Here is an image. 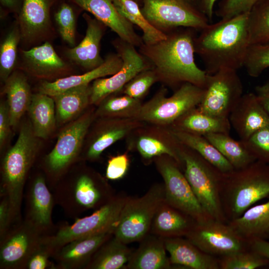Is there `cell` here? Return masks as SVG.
Masks as SVG:
<instances>
[{
	"label": "cell",
	"mask_w": 269,
	"mask_h": 269,
	"mask_svg": "<svg viewBox=\"0 0 269 269\" xmlns=\"http://www.w3.org/2000/svg\"><path fill=\"white\" fill-rule=\"evenodd\" d=\"M196 31L177 28L167 33L163 40L139 47V53L149 63L158 81L177 89L186 83L204 88L207 74L195 60Z\"/></svg>",
	"instance_id": "1"
},
{
	"label": "cell",
	"mask_w": 269,
	"mask_h": 269,
	"mask_svg": "<svg viewBox=\"0 0 269 269\" xmlns=\"http://www.w3.org/2000/svg\"><path fill=\"white\" fill-rule=\"evenodd\" d=\"M249 12L209 23L195 39V50L207 74L244 66L250 46Z\"/></svg>",
	"instance_id": "2"
},
{
	"label": "cell",
	"mask_w": 269,
	"mask_h": 269,
	"mask_svg": "<svg viewBox=\"0 0 269 269\" xmlns=\"http://www.w3.org/2000/svg\"><path fill=\"white\" fill-rule=\"evenodd\" d=\"M38 138L30 121L24 122L15 143L1 160L0 196H4L8 200L11 226L22 219L21 208L24 189L38 154Z\"/></svg>",
	"instance_id": "3"
},
{
	"label": "cell",
	"mask_w": 269,
	"mask_h": 269,
	"mask_svg": "<svg viewBox=\"0 0 269 269\" xmlns=\"http://www.w3.org/2000/svg\"><path fill=\"white\" fill-rule=\"evenodd\" d=\"M267 198H269V164L256 160L244 168L223 173L220 198L228 222Z\"/></svg>",
	"instance_id": "4"
},
{
	"label": "cell",
	"mask_w": 269,
	"mask_h": 269,
	"mask_svg": "<svg viewBox=\"0 0 269 269\" xmlns=\"http://www.w3.org/2000/svg\"><path fill=\"white\" fill-rule=\"evenodd\" d=\"M52 189L55 204L72 218H79L89 210L98 209L115 195L104 179L89 171H81L70 180L58 182Z\"/></svg>",
	"instance_id": "5"
},
{
	"label": "cell",
	"mask_w": 269,
	"mask_h": 269,
	"mask_svg": "<svg viewBox=\"0 0 269 269\" xmlns=\"http://www.w3.org/2000/svg\"><path fill=\"white\" fill-rule=\"evenodd\" d=\"M180 155L181 169L201 205L213 219L227 223L220 198L223 173L181 144Z\"/></svg>",
	"instance_id": "6"
},
{
	"label": "cell",
	"mask_w": 269,
	"mask_h": 269,
	"mask_svg": "<svg viewBox=\"0 0 269 269\" xmlns=\"http://www.w3.org/2000/svg\"><path fill=\"white\" fill-rule=\"evenodd\" d=\"M164 199L163 184L153 185L141 197H128L113 236L126 244L141 241L149 234L155 212Z\"/></svg>",
	"instance_id": "7"
},
{
	"label": "cell",
	"mask_w": 269,
	"mask_h": 269,
	"mask_svg": "<svg viewBox=\"0 0 269 269\" xmlns=\"http://www.w3.org/2000/svg\"><path fill=\"white\" fill-rule=\"evenodd\" d=\"M163 87L142 104L137 120L150 125L170 127L190 110L198 107L204 89L189 83L178 87L170 97Z\"/></svg>",
	"instance_id": "8"
},
{
	"label": "cell",
	"mask_w": 269,
	"mask_h": 269,
	"mask_svg": "<svg viewBox=\"0 0 269 269\" xmlns=\"http://www.w3.org/2000/svg\"><path fill=\"white\" fill-rule=\"evenodd\" d=\"M128 198L122 194L115 195L92 214L77 218L72 224L65 223L57 227L53 234L47 236L48 243L55 253L61 247L73 240L104 233H113Z\"/></svg>",
	"instance_id": "9"
},
{
	"label": "cell",
	"mask_w": 269,
	"mask_h": 269,
	"mask_svg": "<svg viewBox=\"0 0 269 269\" xmlns=\"http://www.w3.org/2000/svg\"><path fill=\"white\" fill-rule=\"evenodd\" d=\"M95 117L88 111L68 124L60 132L52 150L44 159V169L48 175L50 188L75 162L89 127Z\"/></svg>",
	"instance_id": "10"
},
{
	"label": "cell",
	"mask_w": 269,
	"mask_h": 269,
	"mask_svg": "<svg viewBox=\"0 0 269 269\" xmlns=\"http://www.w3.org/2000/svg\"><path fill=\"white\" fill-rule=\"evenodd\" d=\"M149 22L167 33L181 27L200 31L209 20L191 0H137Z\"/></svg>",
	"instance_id": "11"
},
{
	"label": "cell",
	"mask_w": 269,
	"mask_h": 269,
	"mask_svg": "<svg viewBox=\"0 0 269 269\" xmlns=\"http://www.w3.org/2000/svg\"><path fill=\"white\" fill-rule=\"evenodd\" d=\"M154 160L164 181L165 201L197 222L213 219L201 205L177 162L167 155Z\"/></svg>",
	"instance_id": "12"
},
{
	"label": "cell",
	"mask_w": 269,
	"mask_h": 269,
	"mask_svg": "<svg viewBox=\"0 0 269 269\" xmlns=\"http://www.w3.org/2000/svg\"><path fill=\"white\" fill-rule=\"evenodd\" d=\"M203 97L198 108L209 115L229 118L243 95V86L237 71L223 69L207 74Z\"/></svg>",
	"instance_id": "13"
},
{
	"label": "cell",
	"mask_w": 269,
	"mask_h": 269,
	"mask_svg": "<svg viewBox=\"0 0 269 269\" xmlns=\"http://www.w3.org/2000/svg\"><path fill=\"white\" fill-rule=\"evenodd\" d=\"M114 45L123 60L122 66L110 77L99 78L92 82L90 105H98L107 97L121 91L137 74L151 69L149 63L134 46L120 38L114 41Z\"/></svg>",
	"instance_id": "14"
},
{
	"label": "cell",
	"mask_w": 269,
	"mask_h": 269,
	"mask_svg": "<svg viewBox=\"0 0 269 269\" xmlns=\"http://www.w3.org/2000/svg\"><path fill=\"white\" fill-rule=\"evenodd\" d=\"M185 238L203 252L215 257L250 249L248 243L228 223L213 219L196 222Z\"/></svg>",
	"instance_id": "15"
},
{
	"label": "cell",
	"mask_w": 269,
	"mask_h": 269,
	"mask_svg": "<svg viewBox=\"0 0 269 269\" xmlns=\"http://www.w3.org/2000/svg\"><path fill=\"white\" fill-rule=\"evenodd\" d=\"M46 236L24 218L14 224L0 239V269H24Z\"/></svg>",
	"instance_id": "16"
},
{
	"label": "cell",
	"mask_w": 269,
	"mask_h": 269,
	"mask_svg": "<svg viewBox=\"0 0 269 269\" xmlns=\"http://www.w3.org/2000/svg\"><path fill=\"white\" fill-rule=\"evenodd\" d=\"M45 176L36 174L28 183L24 193V219L45 235H51L56 230L52 219L55 204Z\"/></svg>",
	"instance_id": "17"
},
{
	"label": "cell",
	"mask_w": 269,
	"mask_h": 269,
	"mask_svg": "<svg viewBox=\"0 0 269 269\" xmlns=\"http://www.w3.org/2000/svg\"><path fill=\"white\" fill-rule=\"evenodd\" d=\"M57 0H23L17 21L23 43L36 44L52 35L51 11Z\"/></svg>",
	"instance_id": "18"
},
{
	"label": "cell",
	"mask_w": 269,
	"mask_h": 269,
	"mask_svg": "<svg viewBox=\"0 0 269 269\" xmlns=\"http://www.w3.org/2000/svg\"><path fill=\"white\" fill-rule=\"evenodd\" d=\"M151 125L147 128L143 126L134 131L136 135L132 146L134 147L145 160L167 155L175 160L181 167V144L170 128Z\"/></svg>",
	"instance_id": "19"
},
{
	"label": "cell",
	"mask_w": 269,
	"mask_h": 269,
	"mask_svg": "<svg viewBox=\"0 0 269 269\" xmlns=\"http://www.w3.org/2000/svg\"><path fill=\"white\" fill-rule=\"evenodd\" d=\"M20 54L23 70L37 78L57 80L71 70L70 64L57 54L48 41L28 50H21Z\"/></svg>",
	"instance_id": "20"
},
{
	"label": "cell",
	"mask_w": 269,
	"mask_h": 269,
	"mask_svg": "<svg viewBox=\"0 0 269 269\" xmlns=\"http://www.w3.org/2000/svg\"><path fill=\"white\" fill-rule=\"evenodd\" d=\"M100 119L91 134L85 155L89 161L98 159L107 148L144 126V123L136 119Z\"/></svg>",
	"instance_id": "21"
},
{
	"label": "cell",
	"mask_w": 269,
	"mask_h": 269,
	"mask_svg": "<svg viewBox=\"0 0 269 269\" xmlns=\"http://www.w3.org/2000/svg\"><path fill=\"white\" fill-rule=\"evenodd\" d=\"M82 10L91 13L97 19L111 28L121 39L134 46L143 44L141 37L135 31L133 24L117 9L112 0H69Z\"/></svg>",
	"instance_id": "22"
},
{
	"label": "cell",
	"mask_w": 269,
	"mask_h": 269,
	"mask_svg": "<svg viewBox=\"0 0 269 269\" xmlns=\"http://www.w3.org/2000/svg\"><path fill=\"white\" fill-rule=\"evenodd\" d=\"M83 16L87 24L85 35L78 45L67 49L65 54L71 63L88 71L99 67L105 61L100 55V46L107 26L87 13H84Z\"/></svg>",
	"instance_id": "23"
},
{
	"label": "cell",
	"mask_w": 269,
	"mask_h": 269,
	"mask_svg": "<svg viewBox=\"0 0 269 269\" xmlns=\"http://www.w3.org/2000/svg\"><path fill=\"white\" fill-rule=\"evenodd\" d=\"M229 120L243 141L269 125V116L254 93L243 94L230 113Z\"/></svg>",
	"instance_id": "24"
},
{
	"label": "cell",
	"mask_w": 269,
	"mask_h": 269,
	"mask_svg": "<svg viewBox=\"0 0 269 269\" xmlns=\"http://www.w3.org/2000/svg\"><path fill=\"white\" fill-rule=\"evenodd\" d=\"M113 236L104 233L73 240L59 249L52 257L56 269H86L98 249Z\"/></svg>",
	"instance_id": "25"
},
{
	"label": "cell",
	"mask_w": 269,
	"mask_h": 269,
	"mask_svg": "<svg viewBox=\"0 0 269 269\" xmlns=\"http://www.w3.org/2000/svg\"><path fill=\"white\" fill-rule=\"evenodd\" d=\"M122 65L123 60L118 53L110 54L105 58L102 65L84 74L42 82L38 86V92L53 97L70 88L88 85L99 78L113 75L121 68Z\"/></svg>",
	"instance_id": "26"
},
{
	"label": "cell",
	"mask_w": 269,
	"mask_h": 269,
	"mask_svg": "<svg viewBox=\"0 0 269 269\" xmlns=\"http://www.w3.org/2000/svg\"><path fill=\"white\" fill-rule=\"evenodd\" d=\"M166 251L172 265L192 269H220L219 259L207 254L187 238H164Z\"/></svg>",
	"instance_id": "27"
},
{
	"label": "cell",
	"mask_w": 269,
	"mask_h": 269,
	"mask_svg": "<svg viewBox=\"0 0 269 269\" xmlns=\"http://www.w3.org/2000/svg\"><path fill=\"white\" fill-rule=\"evenodd\" d=\"M196 222L190 216L164 200L155 212L149 233L163 238L185 237Z\"/></svg>",
	"instance_id": "28"
},
{
	"label": "cell",
	"mask_w": 269,
	"mask_h": 269,
	"mask_svg": "<svg viewBox=\"0 0 269 269\" xmlns=\"http://www.w3.org/2000/svg\"><path fill=\"white\" fill-rule=\"evenodd\" d=\"M133 252L127 269H168L171 267L167 256L164 238L148 234Z\"/></svg>",
	"instance_id": "29"
},
{
	"label": "cell",
	"mask_w": 269,
	"mask_h": 269,
	"mask_svg": "<svg viewBox=\"0 0 269 269\" xmlns=\"http://www.w3.org/2000/svg\"><path fill=\"white\" fill-rule=\"evenodd\" d=\"M2 94L6 96L10 123L15 129L28 111L32 94L27 78L20 71H14L4 82Z\"/></svg>",
	"instance_id": "30"
},
{
	"label": "cell",
	"mask_w": 269,
	"mask_h": 269,
	"mask_svg": "<svg viewBox=\"0 0 269 269\" xmlns=\"http://www.w3.org/2000/svg\"><path fill=\"white\" fill-rule=\"evenodd\" d=\"M228 224L248 243L257 239H267L269 235V198L265 203L250 207Z\"/></svg>",
	"instance_id": "31"
},
{
	"label": "cell",
	"mask_w": 269,
	"mask_h": 269,
	"mask_svg": "<svg viewBox=\"0 0 269 269\" xmlns=\"http://www.w3.org/2000/svg\"><path fill=\"white\" fill-rule=\"evenodd\" d=\"M170 128L205 136L214 133L229 134L231 125L229 118H220L209 115L201 111L197 107L183 115Z\"/></svg>",
	"instance_id": "32"
},
{
	"label": "cell",
	"mask_w": 269,
	"mask_h": 269,
	"mask_svg": "<svg viewBox=\"0 0 269 269\" xmlns=\"http://www.w3.org/2000/svg\"><path fill=\"white\" fill-rule=\"evenodd\" d=\"M91 85L70 88L53 97L57 122L63 124L71 121L90 105Z\"/></svg>",
	"instance_id": "33"
},
{
	"label": "cell",
	"mask_w": 269,
	"mask_h": 269,
	"mask_svg": "<svg viewBox=\"0 0 269 269\" xmlns=\"http://www.w3.org/2000/svg\"><path fill=\"white\" fill-rule=\"evenodd\" d=\"M28 112L35 135L39 138L48 137L57 121L53 98L40 92L33 94Z\"/></svg>",
	"instance_id": "34"
},
{
	"label": "cell",
	"mask_w": 269,
	"mask_h": 269,
	"mask_svg": "<svg viewBox=\"0 0 269 269\" xmlns=\"http://www.w3.org/2000/svg\"><path fill=\"white\" fill-rule=\"evenodd\" d=\"M114 236L96 252L86 269H121L126 267L133 251Z\"/></svg>",
	"instance_id": "35"
},
{
	"label": "cell",
	"mask_w": 269,
	"mask_h": 269,
	"mask_svg": "<svg viewBox=\"0 0 269 269\" xmlns=\"http://www.w3.org/2000/svg\"><path fill=\"white\" fill-rule=\"evenodd\" d=\"M170 129L180 144L195 151L221 172L228 173L234 170L230 163L204 136Z\"/></svg>",
	"instance_id": "36"
},
{
	"label": "cell",
	"mask_w": 269,
	"mask_h": 269,
	"mask_svg": "<svg viewBox=\"0 0 269 269\" xmlns=\"http://www.w3.org/2000/svg\"><path fill=\"white\" fill-rule=\"evenodd\" d=\"M204 136L217 148L234 169L244 168L256 160L243 140H235L229 134L214 133Z\"/></svg>",
	"instance_id": "37"
},
{
	"label": "cell",
	"mask_w": 269,
	"mask_h": 269,
	"mask_svg": "<svg viewBox=\"0 0 269 269\" xmlns=\"http://www.w3.org/2000/svg\"><path fill=\"white\" fill-rule=\"evenodd\" d=\"M112 0L118 11L124 17L141 30L143 33L142 38L144 44H152L166 38V33L155 28L146 19L136 1Z\"/></svg>",
	"instance_id": "38"
},
{
	"label": "cell",
	"mask_w": 269,
	"mask_h": 269,
	"mask_svg": "<svg viewBox=\"0 0 269 269\" xmlns=\"http://www.w3.org/2000/svg\"><path fill=\"white\" fill-rule=\"evenodd\" d=\"M142 104L140 100L123 94L110 95L98 105L95 117L100 118L136 119Z\"/></svg>",
	"instance_id": "39"
},
{
	"label": "cell",
	"mask_w": 269,
	"mask_h": 269,
	"mask_svg": "<svg viewBox=\"0 0 269 269\" xmlns=\"http://www.w3.org/2000/svg\"><path fill=\"white\" fill-rule=\"evenodd\" d=\"M54 6L53 16L59 34L73 47L76 44V10L79 7L69 0H57Z\"/></svg>",
	"instance_id": "40"
},
{
	"label": "cell",
	"mask_w": 269,
	"mask_h": 269,
	"mask_svg": "<svg viewBox=\"0 0 269 269\" xmlns=\"http://www.w3.org/2000/svg\"><path fill=\"white\" fill-rule=\"evenodd\" d=\"M248 28L250 45H269V0L259 1L249 12Z\"/></svg>",
	"instance_id": "41"
},
{
	"label": "cell",
	"mask_w": 269,
	"mask_h": 269,
	"mask_svg": "<svg viewBox=\"0 0 269 269\" xmlns=\"http://www.w3.org/2000/svg\"><path fill=\"white\" fill-rule=\"evenodd\" d=\"M20 41V31L17 23L8 31L0 44V78L3 83L14 71L16 63L17 46Z\"/></svg>",
	"instance_id": "42"
},
{
	"label": "cell",
	"mask_w": 269,
	"mask_h": 269,
	"mask_svg": "<svg viewBox=\"0 0 269 269\" xmlns=\"http://www.w3.org/2000/svg\"><path fill=\"white\" fill-rule=\"evenodd\" d=\"M220 269H254L266 266L269 261L249 249L219 257Z\"/></svg>",
	"instance_id": "43"
},
{
	"label": "cell",
	"mask_w": 269,
	"mask_h": 269,
	"mask_svg": "<svg viewBox=\"0 0 269 269\" xmlns=\"http://www.w3.org/2000/svg\"><path fill=\"white\" fill-rule=\"evenodd\" d=\"M243 67L249 76L259 77L269 68V45H250Z\"/></svg>",
	"instance_id": "44"
},
{
	"label": "cell",
	"mask_w": 269,
	"mask_h": 269,
	"mask_svg": "<svg viewBox=\"0 0 269 269\" xmlns=\"http://www.w3.org/2000/svg\"><path fill=\"white\" fill-rule=\"evenodd\" d=\"M158 81L155 72L152 69L143 70L132 79L123 88V94L140 100L155 82Z\"/></svg>",
	"instance_id": "45"
},
{
	"label": "cell",
	"mask_w": 269,
	"mask_h": 269,
	"mask_svg": "<svg viewBox=\"0 0 269 269\" xmlns=\"http://www.w3.org/2000/svg\"><path fill=\"white\" fill-rule=\"evenodd\" d=\"M244 141L256 160L269 165V125Z\"/></svg>",
	"instance_id": "46"
},
{
	"label": "cell",
	"mask_w": 269,
	"mask_h": 269,
	"mask_svg": "<svg viewBox=\"0 0 269 269\" xmlns=\"http://www.w3.org/2000/svg\"><path fill=\"white\" fill-rule=\"evenodd\" d=\"M47 236L30 256L24 269H56L55 263L49 260L55 252L48 243Z\"/></svg>",
	"instance_id": "47"
},
{
	"label": "cell",
	"mask_w": 269,
	"mask_h": 269,
	"mask_svg": "<svg viewBox=\"0 0 269 269\" xmlns=\"http://www.w3.org/2000/svg\"><path fill=\"white\" fill-rule=\"evenodd\" d=\"M260 0H222L215 11L221 19L230 18L248 13Z\"/></svg>",
	"instance_id": "48"
},
{
	"label": "cell",
	"mask_w": 269,
	"mask_h": 269,
	"mask_svg": "<svg viewBox=\"0 0 269 269\" xmlns=\"http://www.w3.org/2000/svg\"><path fill=\"white\" fill-rule=\"evenodd\" d=\"M129 164L130 159L126 153L111 157L107 165L106 178L111 180L122 178L126 174Z\"/></svg>",
	"instance_id": "49"
},
{
	"label": "cell",
	"mask_w": 269,
	"mask_h": 269,
	"mask_svg": "<svg viewBox=\"0 0 269 269\" xmlns=\"http://www.w3.org/2000/svg\"><path fill=\"white\" fill-rule=\"evenodd\" d=\"M12 128L8 107L6 102L0 104V147L2 149L10 133Z\"/></svg>",
	"instance_id": "50"
},
{
	"label": "cell",
	"mask_w": 269,
	"mask_h": 269,
	"mask_svg": "<svg viewBox=\"0 0 269 269\" xmlns=\"http://www.w3.org/2000/svg\"><path fill=\"white\" fill-rule=\"evenodd\" d=\"M0 239L11 226L9 202L4 196H0Z\"/></svg>",
	"instance_id": "51"
},
{
	"label": "cell",
	"mask_w": 269,
	"mask_h": 269,
	"mask_svg": "<svg viewBox=\"0 0 269 269\" xmlns=\"http://www.w3.org/2000/svg\"><path fill=\"white\" fill-rule=\"evenodd\" d=\"M257 99L269 116V80L257 86L255 93Z\"/></svg>",
	"instance_id": "52"
},
{
	"label": "cell",
	"mask_w": 269,
	"mask_h": 269,
	"mask_svg": "<svg viewBox=\"0 0 269 269\" xmlns=\"http://www.w3.org/2000/svg\"><path fill=\"white\" fill-rule=\"evenodd\" d=\"M250 249L269 261V240L257 239L248 243Z\"/></svg>",
	"instance_id": "53"
},
{
	"label": "cell",
	"mask_w": 269,
	"mask_h": 269,
	"mask_svg": "<svg viewBox=\"0 0 269 269\" xmlns=\"http://www.w3.org/2000/svg\"><path fill=\"white\" fill-rule=\"evenodd\" d=\"M23 0H0L1 6L5 10L17 15L19 13Z\"/></svg>",
	"instance_id": "54"
},
{
	"label": "cell",
	"mask_w": 269,
	"mask_h": 269,
	"mask_svg": "<svg viewBox=\"0 0 269 269\" xmlns=\"http://www.w3.org/2000/svg\"><path fill=\"white\" fill-rule=\"evenodd\" d=\"M217 0H200V9L206 15L210 21L212 19L214 7Z\"/></svg>",
	"instance_id": "55"
},
{
	"label": "cell",
	"mask_w": 269,
	"mask_h": 269,
	"mask_svg": "<svg viewBox=\"0 0 269 269\" xmlns=\"http://www.w3.org/2000/svg\"><path fill=\"white\" fill-rule=\"evenodd\" d=\"M191 0L199 6V4L200 1V0Z\"/></svg>",
	"instance_id": "56"
},
{
	"label": "cell",
	"mask_w": 269,
	"mask_h": 269,
	"mask_svg": "<svg viewBox=\"0 0 269 269\" xmlns=\"http://www.w3.org/2000/svg\"><path fill=\"white\" fill-rule=\"evenodd\" d=\"M267 239H268V240H269V235L268 238Z\"/></svg>",
	"instance_id": "57"
},
{
	"label": "cell",
	"mask_w": 269,
	"mask_h": 269,
	"mask_svg": "<svg viewBox=\"0 0 269 269\" xmlns=\"http://www.w3.org/2000/svg\"><path fill=\"white\" fill-rule=\"evenodd\" d=\"M135 0V1H137V0Z\"/></svg>",
	"instance_id": "58"
}]
</instances>
